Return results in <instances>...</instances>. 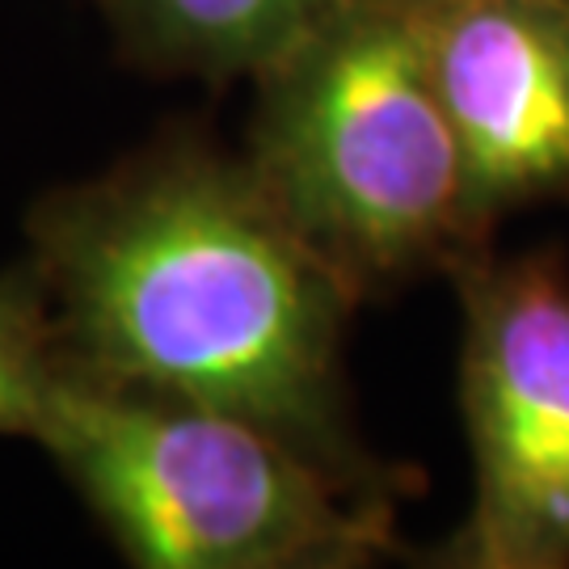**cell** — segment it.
Instances as JSON below:
<instances>
[{"mask_svg": "<svg viewBox=\"0 0 569 569\" xmlns=\"http://www.w3.org/2000/svg\"><path fill=\"white\" fill-rule=\"evenodd\" d=\"M60 376L47 300L21 258L0 270V435L34 439Z\"/></svg>", "mask_w": 569, "mask_h": 569, "instance_id": "52a82bcc", "label": "cell"}, {"mask_svg": "<svg viewBox=\"0 0 569 569\" xmlns=\"http://www.w3.org/2000/svg\"><path fill=\"white\" fill-rule=\"evenodd\" d=\"M253 84L244 157L359 300L489 249L418 0H350Z\"/></svg>", "mask_w": 569, "mask_h": 569, "instance_id": "7a4b0ae2", "label": "cell"}, {"mask_svg": "<svg viewBox=\"0 0 569 569\" xmlns=\"http://www.w3.org/2000/svg\"><path fill=\"white\" fill-rule=\"evenodd\" d=\"M34 443L140 569H363L401 552L397 493L237 413L60 376Z\"/></svg>", "mask_w": 569, "mask_h": 569, "instance_id": "3957f363", "label": "cell"}, {"mask_svg": "<svg viewBox=\"0 0 569 569\" xmlns=\"http://www.w3.org/2000/svg\"><path fill=\"white\" fill-rule=\"evenodd\" d=\"M350 0H98L122 56L157 77H258Z\"/></svg>", "mask_w": 569, "mask_h": 569, "instance_id": "8992f818", "label": "cell"}, {"mask_svg": "<svg viewBox=\"0 0 569 569\" xmlns=\"http://www.w3.org/2000/svg\"><path fill=\"white\" fill-rule=\"evenodd\" d=\"M26 237L63 376L237 413L355 486L409 493L350 413L346 321L363 300L244 152L164 136L51 190Z\"/></svg>", "mask_w": 569, "mask_h": 569, "instance_id": "6da1fadb", "label": "cell"}, {"mask_svg": "<svg viewBox=\"0 0 569 569\" xmlns=\"http://www.w3.org/2000/svg\"><path fill=\"white\" fill-rule=\"evenodd\" d=\"M460 413L472 498L435 566L569 569V262L561 249L465 262Z\"/></svg>", "mask_w": 569, "mask_h": 569, "instance_id": "277c9868", "label": "cell"}, {"mask_svg": "<svg viewBox=\"0 0 569 569\" xmlns=\"http://www.w3.org/2000/svg\"><path fill=\"white\" fill-rule=\"evenodd\" d=\"M477 224L569 203V0H418Z\"/></svg>", "mask_w": 569, "mask_h": 569, "instance_id": "5b68a950", "label": "cell"}]
</instances>
